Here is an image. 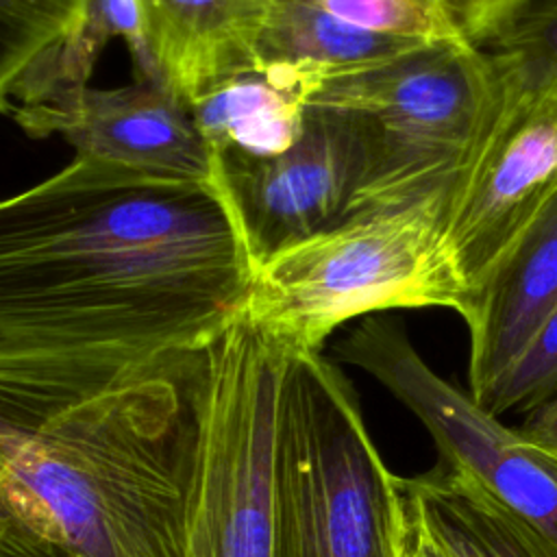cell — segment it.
<instances>
[{
	"mask_svg": "<svg viewBox=\"0 0 557 557\" xmlns=\"http://www.w3.org/2000/svg\"><path fill=\"white\" fill-rule=\"evenodd\" d=\"M405 520L448 557H557V540L505 507L470 474L437 461L398 476Z\"/></svg>",
	"mask_w": 557,
	"mask_h": 557,
	"instance_id": "13",
	"label": "cell"
},
{
	"mask_svg": "<svg viewBox=\"0 0 557 557\" xmlns=\"http://www.w3.org/2000/svg\"><path fill=\"white\" fill-rule=\"evenodd\" d=\"M161 81L189 107L222 81L261 67L272 0H146Z\"/></svg>",
	"mask_w": 557,
	"mask_h": 557,
	"instance_id": "12",
	"label": "cell"
},
{
	"mask_svg": "<svg viewBox=\"0 0 557 557\" xmlns=\"http://www.w3.org/2000/svg\"><path fill=\"white\" fill-rule=\"evenodd\" d=\"M87 0H0V109L9 115L81 26Z\"/></svg>",
	"mask_w": 557,
	"mask_h": 557,
	"instance_id": "17",
	"label": "cell"
},
{
	"mask_svg": "<svg viewBox=\"0 0 557 557\" xmlns=\"http://www.w3.org/2000/svg\"><path fill=\"white\" fill-rule=\"evenodd\" d=\"M553 394H557V309L511 368L474 403L500 418L507 411L527 413Z\"/></svg>",
	"mask_w": 557,
	"mask_h": 557,
	"instance_id": "19",
	"label": "cell"
},
{
	"mask_svg": "<svg viewBox=\"0 0 557 557\" xmlns=\"http://www.w3.org/2000/svg\"><path fill=\"white\" fill-rule=\"evenodd\" d=\"M403 557H448L426 537H422L403 516Z\"/></svg>",
	"mask_w": 557,
	"mask_h": 557,
	"instance_id": "23",
	"label": "cell"
},
{
	"mask_svg": "<svg viewBox=\"0 0 557 557\" xmlns=\"http://www.w3.org/2000/svg\"><path fill=\"white\" fill-rule=\"evenodd\" d=\"M376 165L379 135L366 113L311 104L292 148L261 159L222 154L215 178L257 265L355 215Z\"/></svg>",
	"mask_w": 557,
	"mask_h": 557,
	"instance_id": "9",
	"label": "cell"
},
{
	"mask_svg": "<svg viewBox=\"0 0 557 557\" xmlns=\"http://www.w3.org/2000/svg\"><path fill=\"white\" fill-rule=\"evenodd\" d=\"M496 96L485 46L444 41L387 65L331 81L311 104L366 113L379 135V165L357 213L424 196H448Z\"/></svg>",
	"mask_w": 557,
	"mask_h": 557,
	"instance_id": "6",
	"label": "cell"
},
{
	"mask_svg": "<svg viewBox=\"0 0 557 557\" xmlns=\"http://www.w3.org/2000/svg\"><path fill=\"white\" fill-rule=\"evenodd\" d=\"M313 87L296 74L259 67L222 81L189 104L213 159L276 157L302 135Z\"/></svg>",
	"mask_w": 557,
	"mask_h": 557,
	"instance_id": "14",
	"label": "cell"
},
{
	"mask_svg": "<svg viewBox=\"0 0 557 557\" xmlns=\"http://www.w3.org/2000/svg\"><path fill=\"white\" fill-rule=\"evenodd\" d=\"M496 96L444 205V244L472 307L513 246L557 200V70L485 46Z\"/></svg>",
	"mask_w": 557,
	"mask_h": 557,
	"instance_id": "7",
	"label": "cell"
},
{
	"mask_svg": "<svg viewBox=\"0 0 557 557\" xmlns=\"http://www.w3.org/2000/svg\"><path fill=\"white\" fill-rule=\"evenodd\" d=\"M120 37L133 59L135 81H161L146 0H87L78 30L30 94L9 113L30 137L50 135L52 124L89 87L102 48ZM165 85V83H163Z\"/></svg>",
	"mask_w": 557,
	"mask_h": 557,
	"instance_id": "16",
	"label": "cell"
},
{
	"mask_svg": "<svg viewBox=\"0 0 557 557\" xmlns=\"http://www.w3.org/2000/svg\"><path fill=\"white\" fill-rule=\"evenodd\" d=\"M518 431L529 442L557 457V394L527 411V418Z\"/></svg>",
	"mask_w": 557,
	"mask_h": 557,
	"instance_id": "22",
	"label": "cell"
},
{
	"mask_svg": "<svg viewBox=\"0 0 557 557\" xmlns=\"http://www.w3.org/2000/svg\"><path fill=\"white\" fill-rule=\"evenodd\" d=\"M335 352L372 374L420 418L440 450V463L470 474L505 507L557 540V457L442 379L413 348L403 324L368 315Z\"/></svg>",
	"mask_w": 557,
	"mask_h": 557,
	"instance_id": "8",
	"label": "cell"
},
{
	"mask_svg": "<svg viewBox=\"0 0 557 557\" xmlns=\"http://www.w3.org/2000/svg\"><path fill=\"white\" fill-rule=\"evenodd\" d=\"M200 361L0 424V557H185Z\"/></svg>",
	"mask_w": 557,
	"mask_h": 557,
	"instance_id": "2",
	"label": "cell"
},
{
	"mask_svg": "<svg viewBox=\"0 0 557 557\" xmlns=\"http://www.w3.org/2000/svg\"><path fill=\"white\" fill-rule=\"evenodd\" d=\"M487 46L520 52L557 70V0H531Z\"/></svg>",
	"mask_w": 557,
	"mask_h": 557,
	"instance_id": "20",
	"label": "cell"
},
{
	"mask_svg": "<svg viewBox=\"0 0 557 557\" xmlns=\"http://www.w3.org/2000/svg\"><path fill=\"white\" fill-rule=\"evenodd\" d=\"M252 270L218 178L74 157L0 207V424L35 426L205 352Z\"/></svg>",
	"mask_w": 557,
	"mask_h": 557,
	"instance_id": "1",
	"label": "cell"
},
{
	"mask_svg": "<svg viewBox=\"0 0 557 557\" xmlns=\"http://www.w3.org/2000/svg\"><path fill=\"white\" fill-rule=\"evenodd\" d=\"M424 46L433 44L359 28L296 0H272L259 59L261 67L296 74L315 96L331 81L387 65Z\"/></svg>",
	"mask_w": 557,
	"mask_h": 557,
	"instance_id": "15",
	"label": "cell"
},
{
	"mask_svg": "<svg viewBox=\"0 0 557 557\" xmlns=\"http://www.w3.org/2000/svg\"><path fill=\"white\" fill-rule=\"evenodd\" d=\"M83 159L198 181L215 178V159L189 107L163 83L87 87L52 124Z\"/></svg>",
	"mask_w": 557,
	"mask_h": 557,
	"instance_id": "10",
	"label": "cell"
},
{
	"mask_svg": "<svg viewBox=\"0 0 557 557\" xmlns=\"http://www.w3.org/2000/svg\"><path fill=\"white\" fill-rule=\"evenodd\" d=\"M287 355L244 311L202 352L185 557H272L274 424Z\"/></svg>",
	"mask_w": 557,
	"mask_h": 557,
	"instance_id": "5",
	"label": "cell"
},
{
	"mask_svg": "<svg viewBox=\"0 0 557 557\" xmlns=\"http://www.w3.org/2000/svg\"><path fill=\"white\" fill-rule=\"evenodd\" d=\"M461 28L476 46H487L531 0H442Z\"/></svg>",
	"mask_w": 557,
	"mask_h": 557,
	"instance_id": "21",
	"label": "cell"
},
{
	"mask_svg": "<svg viewBox=\"0 0 557 557\" xmlns=\"http://www.w3.org/2000/svg\"><path fill=\"white\" fill-rule=\"evenodd\" d=\"M359 28L422 41H470L442 0H296Z\"/></svg>",
	"mask_w": 557,
	"mask_h": 557,
	"instance_id": "18",
	"label": "cell"
},
{
	"mask_svg": "<svg viewBox=\"0 0 557 557\" xmlns=\"http://www.w3.org/2000/svg\"><path fill=\"white\" fill-rule=\"evenodd\" d=\"M557 309V200L527 231L479 294L470 333L468 394L481 398Z\"/></svg>",
	"mask_w": 557,
	"mask_h": 557,
	"instance_id": "11",
	"label": "cell"
},
{
	"mask_svg": "<svg viewBox=\"0 0 557 557\" xmlns=\"http://www.w3.org/2000/svg\"><path fill=\"white\" fill-rule=\"evenodd\" d=\"M446 196L366 209L252 270L244 313L289 352H322L335 329L389 309L466 313L444 244Z\"/></svg>",
	"mask_w": 557,
	"mask_h": 557,
	"instance_id": "3",
	"label": "cell"
},
{
	"mask_svg": "<svg viewBox=\"0 0 557 557\" xmlns=\"http://www.w3.org/2000/svg\"><path fill=\"white\" fill-rule=\"evenodd\" d=\"M272 557H403L398 474L322 352H289L278 383Z\"/></svg>",
	"mask_w": 557,
	"mask_h": 557,
	"instance_id": "4",
	"label": "cell"
}]
</instances>
